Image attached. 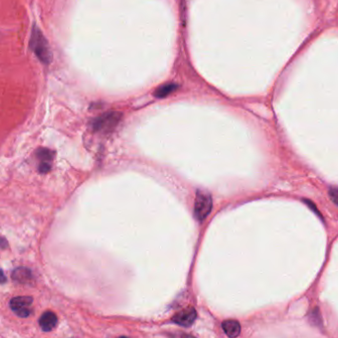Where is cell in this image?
Returning a JSON list of instances; mask_svg holds the SVG:
<instances>
[{
  "label": "cell",
  "instance_id": "11",
  "mask_svg": "<svg viewBox=\"0 0 338 338\" xmlns=\"http://www.w3.org/2000/svg\"><path fill=\"white\" fill-rule=\"evenodd\" d=\"M329 197L332 200V202L338 207V189L337 188H331L329 190Z\"/></svg>",
  "mask_w": 338,
  "mask_h": 338
},
{
  "label": "cell",
  "instance_id": "15",
  "mask_svg": "<svg viewBox=\"0 0 338 338\" xmlns=\"http://www.w3.org/2000/svg\"><path fill=\"white\" fill-rule=\"evenodd\" d=\"M118 338H129V337H126V336H121V337H118Z\"/></svg>",
  "mask_w": 338,
  "mask_h": 338
},
{
  "label": "cell",
  "instance_id": "8",
  "mask_svg": "<svg viewBox=\"0 0 338 338\" xmlns=\"http://www.w3.org/2000/svg\"><path fill=\"white\" fill-rule=\"evenodd\" d=\"M223 329L228 337L236 338L240 334L241 326L235 319H226L223 322Z\"/></svg>",
  "mask_w": 338,
  "mask_h": 338
},
{
  "label": "cell",
  "instance_id": "1",
  "mask_svg": "<svg viewBox=\"0 0 338 338\" xmlns=\"http://www.w3.org/2000/svg\"><path fill=\"white\" fill-rule=\"evenodd\" d=\"M30 48L36 54L38 58L45 64L51 63L53 59V54L50 49L49 43L45 36L42 34L41 30L36 26L33 27L31 40H30Z\"/></svg>",
  "mask_w": 338,
  "mask_h": 338
},
{
  "label": "cell",
  "instance_id": "12",
  "mask_svg": "<svg viewBox=\"0 0 338 338\" xmlns=\"http://www.w3.org/2000/svg\"><path fill=\"white\" fill-rule=\"evenodd\" d=\"M169 338H196L188 333H184V332H173V333H169Z\"/></svg>",
  "mask_w": 338,
  "mask_h": 338
},
{
  "label": "cell",
  "instance_id": "10",
  "mask_svg": "<svg viewBox=\"0 0 338 338\" xmlns=\"http://www.w3.org/2000/svg\"><path fill=\"white\" fill-rule=\"evenodd\" d=\"M37 156L41 160L40 163L46 162V163H53L54 157H55V152L48 149V148H40L37 151Z\"/></svg>",
  "mask_w": 338,
  "mask_h": 338
},
{
  "label": "cell",
  "instance_id": "14",
  "mask_svg": "<svg viewBox=\"0 0 338 338\" xmlns=\"http://www.w3.org/2000/svg\"><path fill=\"white\" fill-rule=\"evenodd\" d=\"M6 281H7L6 276H5L4 272L0 269V284H4V283H6Z\"/></svg>",
  "mask_w": 338,
  "mask_h": 338
},
{
  "label": "cell",
  "instance_id": "13",
  "mask_svg": "<svg viewBox=\"0 0 338 338\" xmlns=\"http://www.w3.org/2000/svg\"><path fill=\"white\" fill-rule=\"evenodd\" d=\"M7 245H8L7 240L4 237H0V248L4 249V248L7 247Z\"/></svg>",
  "mask_w": 338,
  "mask_h": 338
},
{
  "label": "cell",
  "instance_id": "5",
  "mask_svg": "<svg viewBox=\"0 0 338 338\" xmlns=\"http://www.w3.org/2000/svg\"><path fill=\"white\" fill-rule=\"evenodd\" d=\"M197 318V311L193 307L186 308L185 310H182L173 315L171 320L180 326L189 327L191 326Z\"/></svg>",
  "mask_w": 338,
  "mask_h": 338
},
{
  "label": "cell",
  "instance_id": "6",
  "mask_svg": "<svg viewBox=\"0 0 338 338\" xmlns=\"http://www.w3.org/2000/svg\"><path fill=\"white\" fill-rule=\"evenodd\" d=\"M12 280L22 285H31L34 283V276L32 271L26 267L16 268L12 272Z\"/></svg>",
  "mask_w": 338,
  "mask_h": 338
},
{
  "label": "cell",
  "instance_id": "3",
  "mask_svg": "<svg viewBox=\"0 0 338 338\" xmlns=\"http://www.w3.org/2000/svg\"><path fill=\"white\" fill-rule=\"evenodd\" d=\"M213 200L209 193L204 191H198L194 204V215L198 221L202 222L207 219V217L212 212Z\"/></svg>",
  "mask_w": 338,
  "mask_h": 338
},
{
  "label": "cell",
  "instance_id": "9",
  "mask_svg": "<svg viewBox=\"0 0 338 338\" xmlns=\"http://www.w3.org/2000/svg\"><path fill=\"white\" fill-rule=\"evenodd\" d=\"M177 88H178V85L175 83L162 85L156 89V91L154 92V96L156 98H164L168 96L169 94H171L172 92H174Z\"/></svg>",
  "mask_w": 338,
  "mask_h": 338
},
{
  "label": "cell",
  "instance_id": "2",
  "mask_svg": "<svg viewBox=\"0 0 338 338\" xmlns=\"http://www.w3.org/2000/svg\"><path fill=\"white\" fill-rule=\"evenodd\" d=\"M122 119L120 112H108L99 116L92 122V129L96 132L110 133L113 132Z\"/></svg>",
  "mask_w": 338,
  "mask_h": 338
},
{
  "label": "cell",
  "instance_id": "4",
  "mask_svg": "<svg viewBox=\"0 0 338 338\" xmlns=\"http://www.w3.org/2000/svg\"><path fill=\"white\" fill-rule=\"evenodd\" d=\"M33 304V298L32 297H15L13 298L10 303V309L13 312H15L19 317H28L31 314L32 307Z\"/></svg>",
  "mask_w": 338,
  "mask_h": 338
},
{
  "label": "cell",
  "instance_id": "7",
  "mask_svg": "<svg viewBox=\"0 0 338 338\" xmlns=\"http://www.w3.org/2000/svg\"><path fill=\"white\" fill-rule=\"evenodd\" d=\"M56 323H57V316L55 312L51 310L45 311L39 319L40 327L43 329V331L46 332L52 331L56 327Z\"/></svg>",
  "mask_w": 338,
  "mask_h": 338
}]
</instances>
